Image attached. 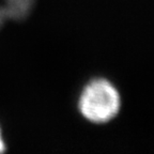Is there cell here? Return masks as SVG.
I'll return each mask as SVG.
<instances>
[{
	"instance_id": "1",
	"label": "cell",
	"mask_w": 154,
	"mask_h": 154,
	"mask_svg": "<svg viewBox=\"0 0 154 154\" xmlns=\"http://www.w3.org/2000/svg\"><path fill=\"white\" fill-rule=\"evenodd\" d=\"M79 108L85 118L91 122H107L118 113L120 96L109 82L95 79L85 88L79 100Z\"/></svg>"
},
{
	"instance_id": "2",
	"label": "cell",
	"mask_w": 154,
	"mask_h": 154,
	"mask_svg": "<svg viewBox=\"0 0 154 154\" xmlns=\"http://www.w3.org/2000/svg\"><path fill=\"white\" fill-rule=\"evenodd\" d=\"M3 11L7 19L20 22L29 16L35 0H3Z\"/></svg>"
},
{
	"instance_id": "3",
	"label": "cell",
	"mask_w": 154,
	"mask_h": 154,
	"mask_svg": "<svg viewBox=\"0 0 154 154\" xmlns=\"http://www.w3.org/2000/svg\"><path fill=\"white\" fill-rule=\"evenodd\" d=\"M7 20V17H5V11H3V8L0 7V27L2 26L3 23Z\"/></svg>"
},
{
	"instance_id": "4",
	"label": "cell",
	"mask_w": 154,
	"mask_h": 154,
	"mask_svg": "<svg viewBox=\"0 0 154 154\" xmlns=\"http://www.w3.org/2000/svg\"><path fill=\"white\" fill-rule=\"evenodd\" d=\"M5 151V143H3V140L1 138V134H0V153Z\"/></svg>"
}]
</instances>
